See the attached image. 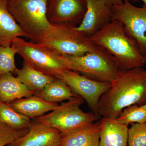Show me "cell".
<instances>
[{
	"label": "cell",
	"mask_w": 146,
	"mask_h": 146,
	"mask_svg": "<svg viewBox=\"0 0 146 146\" xmlns=\"http://www.w3.org/2000/svg\"><path fill=\"white\" fill-rule=\"evenodd\" d=\"M36 95L46 101L53 103L69 100L78 96L73 93L67 84L56 77Z\"/></svg>",
	"instance_id": "d6986e66"
},
{
	"label": "cell",
	"mask_w": 146,
	"mask_h": 146,
	"mask_svg": "<svg viewBox=\"0 0 146 146\" xmlns=\"http://www.w3.org/2000/svg\"><path fill=\"white\" fill-rule=\"evenodd\" d=\"M39 42L60 55L77 56L96 50L100 46L76 27L67 25H52Z\"/></svg>",
	"instance_id": "8992f818"
},
{
	"label": "cell",
	"mask_w": 146,
	"mask_h": 146,
	"mask_svg": "<svg viewBox=\"0 0 146 146\" xmlns=\"http://www.w3.org/2000/svg\"><path fill=\"white\" fill-rule=\"evenodd\" d=\"M104 1L109 5L112 6L119 5L122 4L123 2V0H102Z\"/></svg>",
	"instance_id": "d4e9b609"
},
{
	"label": "cell",
	"mask_w": 146,
	"mask_h": 146,
	"mask_svg": "<svg viewBox=\"0 0 146 146\" xmlns=\"http://www.w3.org/2000/svg\"><path fill=\"white\" fill-rule=\"evenodd\" d=\"M27 36L9 10L7 0H0V46H11L15 39Z\"/></svg>",
	"instance_id": "5bb4252c"
},
{
	"label": "cell",
	"mask_w": 146,
	"mask_h": 146,
	"mask_svg": "<svg viewBox=\"0 0 146 146\" xmlns=\"http://www.w3.org/2000/svg\"><path fill=\"white\" fill-rule=\"evenodd\" d=\"M48 0H7L16 23L33 42H39L52 25L47 19Z\"/></svg>",
	"instance_id": "277c9868"
},
{
	"label": "cell",
	"mask_w": 146,
	"mask_h": 146,
	"mask_svg": "<svg viewBox=\"0 0 146 146\" xmlns=\"http://www.w3.org/2000/svg\"><path fill=\"white\" fill-rule=\"evenodd\" d=\"M116 119H101L99 146H128L129 128Z\"/></svg>",
	"instance_id": "4fadbf2b"
},
{
	"label": "cell",
	"mask_w": 146,
	"mask_h": 146,
	"mask_svg": "<svg viewBox=\"0 0 146 146\" xmlns=\"http://www.w3.org/2000/svg\"><path fill=\"white\" fill-rule=\"evenodd\" d=\"M128 146H146V122L131 124L129 128Z\"/></svg>",
	"instance_id": "603a6c76"
},
{
	"label": "cell",
	"mask_w": 146,
	"mask_h": 146,
	"mask_svg": "<svg viewBox=\"0 0 146 146\" xmlns=\"http://www.w3.org/2000/svg\"><path fill=\"white\" fill-rule=\"evenodd\" d=\"M11 45L24 61L46 74L56 77L68 70L62 62L61 55L43 43L26 41L19 37Z\"/></svg>",
	"instance_id": "52a82bcc"
},
{
	"label": "cell",
	"mask_w": 146,
	"mask_h": 146,
	"mask_svg": "<svg viewBox=\"0 0 146 146\" xmlns=\"http://www.w3.org/2000/svg\"><path fill=\"white\" fill-rule=\"evenodd\" d=\"M118 122L129 125L146 122V107L145 105H133L126 108L117 119Z\"/></svg>",
	"instance_id": "44dd1931"
},
{
	"label": "cell",
	"mask_w": 146,
	"mask_h": 146,
	"mask_svg": "<svg viewBox=\"0 0 146 146\" xmlns=\"http://www.w3.org/2000/svg\"><path fill=\"white\" fill-rule=\"evenodd\" d=\"M17 51L13 46H0V76L7 73L15 74V56Z\"/></svg>",
	"instance_id": "7402d4cb"
},
{
	"label": "cell",
	"mask_w": 146,
	"mask_h": 146,
	"mask_svg": "<svg viewBox=\"0 0 146 146\" xmlns=\"http://www.w3.org/2000/svg\"><path fill=\"white\" fill-rule=\"evenodd\" d=\"M112 7V20L119 21L125 31L138 45L146 58V5L141 7L133 5L127 0Z\"/></svg>",
	"instance_id": "ba28073f"
},
{
	"label": "cell",
	"mask_w": 146,
	"mask_h": 146,
	"mask_svg": "<svg viewBox=\"0 0 146 146\" xmlns=\"http://www.w3.org/2000/svg\"><path fill=\"white\" fill-rule=\"evenodd\" d=\"M9 104L16 111L31 119L42 116L59 106L57 103L46 101L36 94L25 99L16 100Z\"/></svg>",
	"instance_id": "9a60e30c"
},
{
	"label": "cell",
	"mask_w": 146,
	"mask_h": 146,
	"mask_svg": "<svg viewBox=\"0 0 146 146\" xmlns=\"http://www.w3.org/2000/svg\"><path fill=\"white\" fill-rule=\"evenodd\" d=\"M83 99L79 96L75 97L59 105L50 113L34 118L35 121L56 129L62 136L87 126L98 121L100 117L80 109Z\"/></svg>",
	"instance_id": "5b68a950"
},
{
	"label": "cell",
	"mask_w": 146,
	"mask_h": 146,
	"mask_svg": "<svg viewBox=\"0 0 146 146\" xmlns=\"http://www.w3.org/2000/svg\"><path fill=\"white\" fill-rule=\"evenodd\" d=\"M7 146H10V145H7Z\"/></svg>",
	"instance_id": "4316f807"
},
{
	"label": "cell",
	"mask_w": 146,
	"mask_h": 146,
	"mask_svg": "<svg viewBox=\"0 0 146 146\" xmlns=\"http://www.w3.org/2000/svg\"><path fill=\"white\" fill-rule=\"evenodd\" d=\"M87 8L76 29L90 37L112 20V6L102 0H86Z\"/></svg>",
	"instance_id": "8fae6325"
},
{
	"label": "cell",
	"mask_w": 146,
	"mask_h": 146,
	"mask_svg": "<svg viewBox=\"0 0 146 146\" xmlns=\"http://www.w3.org/2000/svg\"><path fill=\"white\" fill-rule=\"evenodd\" d=\"M62 135L56 129L35 121L28 133L10 146H59Z\"/></svg>",
	"instance_id": "7c38bea8"
},
{
	"label": "cell",
	"mask_w": 146,
	"mask_h": 146,
	"mask_svg": "<svg viewBox=\"0 0 146 146\" xmlns=\"http://www.w3.org/2000/svg\"><path fill=\"white\" fill-rule=\"evenodd\" d=\"M29 129L18 130L6 124L0 123V146H5L13 143L18 138L28 133Z\"/></svg>",
	"instance_id": "cb8c5ba5"
},
{
	"label": "cell",
	"mask_w": 146,
	"mask_h": 146,
	"mask_svg": "<svg viewBox=\"0 0 146 146\" xmlns=\"http://www.w3.org/2000/svg\"><path fill=\"white\" fill-rule=\"evenodd\" d=\"M36 93L29 90L13 73L9 72L0 76V101L7 103L23 98H28Z\"/></svg>",
	"instance_id": "e0dca14e"
},
{
	"label": "cell",
	"mask_w": 146,
	"mask_h": 146,
	"mask_svg": "<svg viewBox=\"0 0 146 146\" xmlns=\"http://www.w3.org/2000/svg\"><path fill=\"white\" fill-rule=\"evenodd\" d=\"M15 74L21 82L36 94L42 91L56 78L36 70L25 61L21 69L16 68Z\"/></svg>",
	"instance_id": "ac0fdd59"
},
{
	"label": "cell",
	"mask_w": 146,
	"mask_h": 146,
	"mask_svg": "<svg viewBox=\"0 0 146 146\" xmlns=\"http://www.w3.org/2000/svg\"><path fill=\"white\" fill-rule=\"evenodd\" d=\"M101 119L62 136L59 146H99Z\"/></svg>",
	"instance_id": "2e32d148"
},
{
	"label": "cell",
	"mask_w": 146,
	"mask_h": 146,
	"mask_svg": "<svg viewBox=\"0 0 146 146\" xmlns=\"http://www.w3.org/2000/svg\"><path fill=\"white\" fill-rule=\"evenodd\" d=\"M87 8L86 0H48L47 19L52 25L78 27Z\"/></svg>",
	"instance_id": "30bf717a"
},
{
	"label": "cell",
	"mask_w": 146,
	"mask_h": 146,
	"mask_svg": "<svg viewBox=\"0 0 146 146\" xmlns=\"http://www.w3.org/2000/svg\"><path fill=\"white\" fill-rule=\"evenodd\" d=\"M56 78L67 84L73 93L85 100L92 112L100 117V99L109 90L111 83L80 75L77 72L69 70H65Z\"/></svg>",
	"instance_id": "9c48e42d"
},
{
	"label": "cell",
	"mask_w": 146,
	"mask_h": 146,
	"mask_svg": "<svg viewBox=\"0 0 146 146\" xmlns=\"http://www.w3.org/2000/svg\"><path fill=\"white\" fill-rule=\"evenodd\" d=\"M146 104V68L122 71L101 97L100 117L117 119L126 108Z\"/></svg>",
	"instance_id": "6da1fadb"
},
{
	"label": "cell",
	"mask_w": 146,
	"mask_h": 146,
	"mask_svg": "<svg viewBox=\"0 0 146 146\" xmlns=\"http://www.w3.org/2000/svg\"><path fill=\"white\" fill-rule=\"evenodd\" d=\"M31 123V118L16 111L9 103L0 101V123L21 130L29 129Z\"/></svg>",
	"instance_id": "ffe728a7"
},
{
	"label": "cell",
	"mask_w": 146,
	"mask_h": 146,
	"mask_svg": "<svg viewBox=\"0 0 146 146\" xmlns=\"http://www.w3.org/2000/svg\"><path fill=\"white\" fill-rule=\"evenodd\" d=\"M145 106L146 107V104H145Z\"/></svg>",
	"instance_id": "83f0119b"
},
{
	"label": "cell",
	"mask_w": 146,
	"mask_h": 146,
	"mask_svg": "<svg viewBox=\"0 0 146 146\" xmlns=\"http://www.w3.org/2000/svg\"><path fill=\"white\" fill-rule=\"evenodd\" d=\"M90 38L113 55L123 71L146 65V58L141 53L137 42L127 33L119 21H111Z\"/></svg>",
	"instance_id": "7a4b0ae2"
},
{
	"label": "cell",
	"mask_w": 146,
	"mask_h": 146,
	"mask_svg": "<svg viewBox=\"0 0 146 146\" xmlns=\"http://www.w3.org/2000/svg\"><path fill=\"white\" fill-rule=\"evenodd\" d=\"M61 59L68 70L110 83L123 71L116 58L101 46L81 55H61Z\"/></svg>",
	"instance_id": "3957f363"
},
{
	"label": "cell",
	"mask_w": 146,
	"mask_h": 146,
	"mask_svg": "<svg viewBox=\"0 0 146 146\" xmlns=\"http://www.w3.org/2000/svg\"><path fill=\"white\" fill-rule=\"evenodd\" d=\"M129 1L138 2L139 0H127ZM143 3V5H146V0H142Z\"/></svg>",
	"instance_id": "484cf974"
}]
</instances>
